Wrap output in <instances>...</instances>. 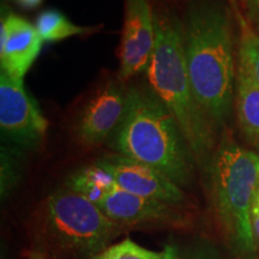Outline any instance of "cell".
I'll list each match as a JSON object with an SVG mask.
<instances>
[{
	"instance_id": "24",
	"label": "cell",
	"mask_w": 259,
	"mask_h": 259,
	"mask_svg": "<svg viewBox=\"0 0 259 259\" xmlns=\"http://www.w3.org/2000/svg\"><path fill=\"white\" fill-rule=\"evenodd\" d=\"M164 2H169V3H171V2H178V0H164Z\"/></svg>"
},
{
	"instance_id": "14",
	"label": "cell",
	"mask_w": 259,
	"mask_h": 259,
	"mask_svg": "<svg viewBox=\"0 0 259 259\" xmlns=\"http://www.w3.org/2000/svg\"><path fill=\"white\" fill-rule=\"evenodd\" d=\"M35 28L45 42H57L72 36L90 35L100 30V27H82L74 24L63 12L56 9L42 11L35 21Z\"/></svg>"
},
{
	"instance_id": "15",
	"label": "cell",
	"mask_w": 259,
	"mask_h": 259,
	"mask_svg": "<svg viewBox=\"0 0 259 259\" xmlns=\"http://www.w3.org/2000/svg\"><path fill=\"white\" fill-rule=\"evenodd\" d=\"M241 40L239 47L238 72L259 85V32L248 27L244 17L239 18Z\"/></svg>"
},
{
	"instance_id": "21",
	"label": "cell",
	"mask_w": 259,
	"mask_h": 259,
	"mask_svg": "<svg viewBox=\"0 0 259 259\" xmlns=\"http://www.w3.org/2000/svg\"><path fill=\"white\" fill-rule=\"evenodd\" d=\"M229 2H231V4H232L233 8L235 9L236 14H238V18H239V17H241L240 12H239V9H238V0H229Z\"/></svg>"
},
{
	"instance_id": "6",
	"label": "cell",
	"mask_w": 259,
	"mask_h": 259,
	"mask_svg": "<svg viewBox=\"0 0 259 259\" xmlns=\"http://www.w3.org/2000/svg\"><path fill=\"white\" fill-rule=\"evenodd\" d=\"M0 127L3 135L21 148L32 149L46 137L48 120L23 80L0 73Z\"/></svg>"
},
{
	"instance_id": "22",
	"label": "cell",
	"mask_w": 259,
	"mask_h": 259,
	"mask_svg": "<svg viewBox=\"0 0 259 259\" xmlns=\"http://www.w3.org/2000/svg\"><path fill=\"white\" fill-rule=\"evenodd\" d=\"M30 259H46V257H45L44 254L37 253V252H34V253L30 255Z\"/></svg>"
},
{
	"instance_id": "16",
	"label": "cell",
	"mask_w": 259,
	"mask_h": 259,
	"mask_svg": "<svg viewBox=\"0 0 259 259\" xmlns=\"http://www.w3.org/2000/svg\"><path fill=\"white\" fill-rule=\"evenodd\" d=\"M160 259H222V255L212 242L193 239L168 242L161 251Z\"/></svg>"
},
{
	"instance_id": "8",
	"label": "cell",
	"mask_w": 259,
	"mask_h": 259,
	"mask_svg": "<svg viewBox=\"0 0 259 259\" xmlns=\"http://www.w3.org/2000/svg\"><path fill=\"white\" fill-rule=\"evenodd\" d=\"M155 45V12L150 0H125L120 42V78L147 70Z\"/></svg>"
},
{
	"instance_id": "2",
	"label": "cell",
	"mask_w": 259,
	"mask_h": 259,
	"mask_svg": "<svg viewBox=\"0 0 259 259\" xmlns=\"http://www.w3.org/2000/svg\"><path fill=\"white\" fill-rule=\"evenodd\" d=\"M145 72L151 93L174 118L196 163L208 169L216 126L203 111L191 85L181 23L164 10L155 12V45Z\"/></svg>"
},
{
	"instance_id": "10",
	"label": "cell",
	"mask_w": 259,
	"mask_h": 259,
	"mask_svg": "<svg viewBox=\"0 0 259 259\" xmlns=\"http://www.w3.org/2000/svg\"><path fill=\"white\" fill-rule=\"evenodd\" d=\"M101 211L112 221L121 226L180 225L184 216L178 211V205L143 198L118 186L112 190L99 204Z\"/></svg>"
},
{
	"instance_id": "5",
	"label": "cell",
	"mask_w": 259,
	"mask_h": 259,
	"mask_svg": "<svg viewBox=\"0 0 259 259\" xmlns=\"http://www.w3.org/2000/svg\"><path fill=\"white\" fill-rule=\"evenodd\" d=\"M41 223L51 250L64 259H96L124 228L95 203L69 189L48 197Z\"/></svg>"
},
{
	"instance_id": "1",
	"label": "cell",
	"mask_w": 259,
	"mask_h": 259,
	"mask_svg": "<svg viewBox=\"0 0 259 259\" xmlns=\"http://www.w3.org/2000/svg\"><path fill=\"white\" fill-rule=\"evenodd\" d=\"M193 93L212 124L222 125L234 97V56L229 10L219 0H196L181 23Z\"/></svg>"
},
{
	"instance_id": "12",
	"label": "cell",
	"mask_w": 259,
	"mask_h": 259,
	"mask_svg": "<svg viewBox=\"0 0 259 259\" xmlns=\"http://www.w3.org/2000/svg\"><path fill=\"white\" fill-rule=\"evenodd\" d=\"M236 113L241 131L259 154V85L238 72Z\"/></svg>"
},
{
	"instance_id": "19",
	"label": "cell",
	"mask_w": 259,
	"mask_h": 259,
	"mask_svg": "<svg viewBox=\"0 0 259 259\" xmlns=\"http://www.w3.org/2000/svg\"><path fill=\"white\" fill-rule=\"evenodd\" d=\"M251 222H252V229H253V234L255 238V241L259 242V206L255 205L253 203L251 211Z\"/></svg>"
},
{
	"instance_id": "9",
	"label": "cell",
	"mask_w": 259,
	"mask_h": 259,
	"mask_svg": "<svg viewBox=\"0 0 259 259\" xmlns=\"http://www.w3.org/2000/svg\"><path fill=\"white\" fill-rule=\"evenodd\" d=\"M44 40L35 25L19 16L3 12L0 24V66L2 72L23 80L37 59Z\"/></svg>"
},
{
	"instance_id": "23",
	"label": "cell",
	"mask_w": 259,
	"mask_h": 259,
	"mask_svg": "<svg viewBox=\"0 0 259 259\" xmlns=\"http://www.w3.org/2000/svg\"><path fill=\"white\" fill-rule=\"evenodd\" d=\"M255 205H258L259 206V190H258V192H257V194H255V198H254V202H253Z\"/></svg>"
},
{
	"instance_id": "18",
	"label": "cell",
	"mask_w": 259,
	"mask_h": 259,
	"mask_svg": "<svg viewBox=\"0 0 259 259\" xmlns=\"http://www.w3.org/2000/svg\"><path fill=\"white\" fill-rule=\"evenodd\" d=\"M246 10V16L254 30L259 32V0H242Z\"/></svg>"
},
{
	"instance_id": "20",
	"label": "cell",
	"mask_w": 259,
	"mask_h": 259,
	"mask_svg": "<svg viewBox=\"0 0 259 259\" xmlns=\"http://www.w3.org/2000/svg\"><path fill=\"white\" fill-rule=\"evenodd\" d=\"M17 5L21 6L22 9L25 10H34L40 6L44 0H15Z\"/></svg>"
},
{
	"instance_id": "25",
	"label": "cell",
	"mask_w": 259,
	"mask_h": 259,
	"mask_svg": "<svg viewBox=\"0 0 259 259\" xmlns=\"http://www.w3.org/2000/svg\"><path fill=\"white\" fill-rule=\"evenodd\" d=\"M257 32H258V31H257Z\"/></svg>"
},
{
	"instance_id": "4",
	"label": "cell",
	"mask_w": 259,
	"mask_h": 259,
	"mask_svg": "<svg viewBox=\"0 0 259 259\" xmlns=\"http://www.w3.org/2000/svg\"><path fill=\"white\" fill-rule=\"evenodd\" d=\"M213 205L229 247L239 259L257 253L251 211L259 190V154L223 136L208 168Z\"/></svg>"
},
{
	"instance_id": "17",
	"label": "cell",
	"mask_w": 259,
	"mask_h": 259,
	"mask_svg": "<svg viewBox=\"0 0 259 259\" xmlns=\"http://www.w3.org/2000/svg\"><path fill=\"white\" fill-rule=\"evenodd\" d=\"M161 252L150 251L131 239L109 246L96 259H160Z\"/></svg>"
},
{
	"instance_id": "7",
	"label": "cell",
	"mask_w": 259,
	"mask_h": 259,
	"mask_svg": "<svg viewBox=\"0 0 259 259\" xmlns=\"http://www.w3.org/2000/svg\"><path fill=\"white\" fill-rule=\"evenodd\" d=\"M96 163L108 171L116 186L126 192L171 205H179L185 200L181 187L156 168L120 154L108 155Z\"/></svg>"
},
{
	"instance_id": "3",
	"label": "cell",
	"mask_w": 259,
	"mask_h": 259,
	"mask_svg": "<svg viewBox=\"0 0 259 259\" xmlns=\"http://www.w3.org/2000/svg\"><path fill=\"white\" fill-rule=\"evenodd\" d=\"M114 147L120 155L156 168L180 187L192 180L193 155L174 118L153 93L138 88L126 92Z\"/></svg>"
},
{
	"instance_id": "13",
	"label": "cell",
	"mask_w": 259,
	"mask_h": 259,
	"mask_svg": "<svg viewBox=\"0 0 259 259\" xmlns=\"http://www.w3.org/2000/svg\"><path fill=\"white\" fill-rule=\"evenodd\" d=\"M66 186L90 202L99 204L115 189L116 184L108 171L95 163L71 174L66 180Z\"/></svg>"
},
{
	"instance_id": "11",
	"label": "cell",
	"mask_w": 259,
	"mask_h": 259,
	"mask_svg": "<svg viewBox=\"0 0 259 259\" xmlns=\"http://www.w3.org/2000/svg\"><path fill=\"white\" fill-rule=\"evenodd\" d=\"M126 105V93L115 83H108L99 90L85 106L80 116L77 134L83 144L93 145L105 142L118 127Z\"/></svg>"
}]
</instances>
